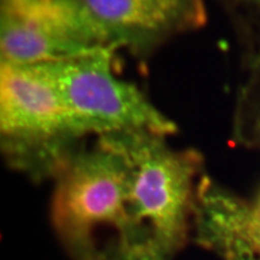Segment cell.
<instances>
[{
  "instance_id": "obj_1",
  "label": "cell",
  "mask_w": 260,
  "mask_h": 260,
  "mask_svg": "<svg viewBox=\"0 0 260 260\" xmlns=\"http://www.w3.org/2000/svg\"><path fill=\"white\" fill-rule=\"evenodd\" d=\"M51 220L71 260H172L140 213L128 161L98 139L54 178Z\"/></svg>"
},
{
  "instance_id": "obj_2",
  "label": "cell",
  "mask_w": 260,
  "mask_h": 260,
  "mask_svg": "<svg viewBox=\"0 0 260 260\" xmlns=\"http://www.w3.org/2000/svg\"><path fill=\"white\" fill-rule=\"evenodd\" d=\"M90 135L41 63L0 65V145L10 168L54 180Z\"/></svg>"
},
{
  "instance_id": "obj_3",
  "label": "cell",
  "mask_w": 260,
  "mask_h": 260,
  "mask_svg": "<svg viewBox=\"0 0 260 260\" xmlns=\"http://www.w3.org/2000/svg\"><path fill=\"white\" fill-rule=\"evenodd\" d=\"M116 52L106 47L41 64L65 103L92 126L96 138L115 133L176 134V123L135 84L119 79Z\"/></svg>"
},
{
  "instance_id": "obj_4",
  "label": "cell",
  "mask_w": 260,
  "mask_h": 260,
  "mask_svg": "<svg viewBox=\"0 0 260 260\" xmlns=\"http://www.w3.org/2000/svg\"><path fill=\"white\" fill-rule=\"evenodd\" d=\"M106 47L76 0H0L2 64L57 61Z\"/></svg>"
},
{
  "instance_id": "obj_5",
  "label": "cell",
  "mask_w": 260,
  "mask_h": 260,
  "mask_svg": "<svg viewBox=\"0 0 260 260\" xmlns=\"http://www.w3.org/2000/svg\"><path fill=\"white\" fill-rule=\"evenodd\" d=\"M116 51L148 57L177 35L207 22L205 0H76Z\"/></svg>"
},
{
  "instance_id": "obj_6",
  "label": "cell",
  "mask_w": 260,
  "mask_h": 260,
  "mask_svg": "<svg viewBox=\"0 0 260 260\" xmlns=\"http://www.w3.org/2000/svg\"><path fill=\"white\" fill-rule=\"evenodd\" d=\"M195 239L222 253L239 248L260 256V219L248 201L224 189L209 176L201 177L194 214Z\"/></svg>"
},
{
  "instance_id": "obj_7",
  "label": "cell",
  "mask_w": 260,
  "mask_h": 260,
  "mask_svg": "<svg viewBox=\"0 0 260 260\" xmlns=\"http://www.w3.org/2000/svg\"><path fill=\"white\" fill-rule=\"evenodd\" d=\"M247 63V76L236 95L233 141L260 152V57Z\"/></svg>"
},
{
  "instance_id": "obj_8",
  "label": "cell",
  "mask_w": 260,
  "mask_h": 260,
  "mask_svg": "<svg viewBox=\"0 0 260 260\" xmlns=\"http://www.w3.org/2000/svg\"><path fill=\"white\" fill-rule=\"evenodd\" d=\"M237 14L247 42L249 54L247 59L260 57V0H225Z\"/></svg>"
},
{
  "instance_id": "obj_9",
  "label": "cell",
  "mask_w": 260,
  "mask_h": 260,
  "mask_svg": "<svg viewBox=\"0 0 260 260\" xmlns=\"http://www.w3.org/2000/svg\"><path fill=\"white\" fill-rule=\"evenodd\" d=\"M247 201H248V206L253 212V214H254L256 218L260 219V190L252 200H247Z\"/></svg>"
}]
</instances>
